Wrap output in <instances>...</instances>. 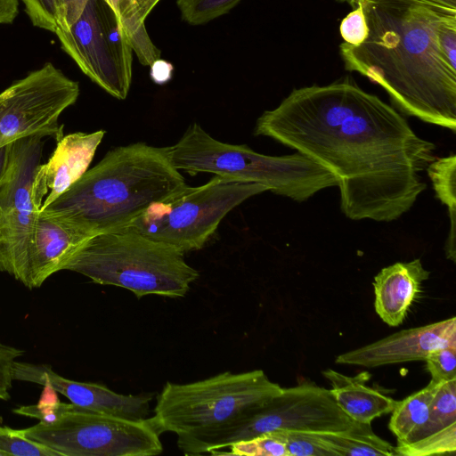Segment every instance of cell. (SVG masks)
Instances as JSON below:
<instances>
[{"mask_svg": "<svg viewBox=\"0 0 456 456\" xmlns=\"http://www.w3.org/2000/svg\"><path fill=\"white\" fill-rule=\"evenodd\" d=\"M356 6L342 20L339 26V32L344 43L354 46L362 44L369 33L362 2H358Z\"/></svg>", "mask_w": 456, "mask_h": 456, "instance_id": "f1b7e54d", "label": "cell"}, {"mask_svg": "<svg viewBox=\"0 0 456 456\" xmlns=\"http://www.w3.org/2000/svg\"><path fill=\"white\" fill-rule=\"evenodd\" d=\"M283 439L288 456H335L316 432L276 429Z\"/></svg>", "mask_w": 456, "mask_h": 456, "instance_id": "484cf974", "label": "cell"}, {"mask_svg": "<svg viewBox=\"0 0 456 456\" xmlns=\"http://www.w3.org/2000/svg\"><path fill=\"white\" fill-rule=\"evenodd\" d=\"M45 137L28 135L12 142L10 167L0 187V272L13 276L39 212L32 198Z\"/></svg>", "mask_w": 456, "mask_h": 456, "instance_id": "7c38bea8", "label": "cell"}, {"mask_svg": "<svg viewBox=\"0 0 456 456\" xmlns=\"http://www.w3.org/2000/svg\"><path fill=\"white\" fill-rule=\"evenodd\" d=\"M114 12L121 19V14L126 8L134 5L133 0H103Z\"/></svg>", "mask_w": 456, "mask_h": 456, "instance_id": "74e56055", "label": "cell"}, {"mask_svg": "<svg viewBox=\"0 0 456 456\" xmlns=\"http://www.w3.org/2000/svg\"><path fill=\"white\" fill-rule=\"evenodd\" d=\"M183 21L206 24L233 9L241 0H175Z\"/></svg>", "mask_w": 456, "mask_h": 456, "instance_id": "d4e9b609", "label": "cell"}, {"mask_svg": "<svg viewBox=\"0 0 456 456\" xmlns=\"http://www.w3.org/2000/svg\"><path fill=\"white\" fill-rule=\"evenodd\" d=\"M96 232L84 223L61 212L39 210L33 232L13 278L28 289H37L63 270L73 254Z\"/></svg>", "mask_w": 456, "mask_h": 456, "instance_id": "4fadbf2b", "label": "cell"}, {"mask_svg": "<svg viewBox=\"0 0 456 456\" xmlns=\"http://www.w3.org/2000/svg\"><path fill=\"white\" fill-rule=\"evenodd\" d=\"M0 456H2V454L0 453Z\"/></svg>", "mask_w": 456, "mask_h": 456, "instance_id": "ab89813d", "label": "cell"}, {"mask_svg": "<svg viewBox=\"0 0 456 456\" xmlns=\"http://www.w3.org/2000/svg\"><path fill=\"white\" fill-rule=\"evenodd\" d=\"M104 134V130L76 132L63 135L57 142L51 158L38 167L33 183L32 198L40 210L87 171Z\"/></svg>", "mask_w": 456, "mask_h": 456, "instance_id": "2e32d148", "label": "cell"}, {"mask_svg": "<svg viewBox=\"0 0 456 456\" xmlns=\"http://www.w3.org/2000/svg\"><path fill=\"white\" fill-rule=\"evenodd\" d=\"M267 191L260 183L215 175L151 204L126 227L183 253L202 248L221 221L248 198Z\"/></svg>", "mask_w": 456, "mask_h": 456, "instance_id": "52a82bcc", "label": "cell"}, {"mask_svg": "<svg viewBox=\"0 0 456 456\" xmlns=\"http://www.w3.org/2000/svg\"><path fill=\"white\" fill-rule=\"evenodd\" d=\"M24 351L0 341V400L10 399V389L12 383V369L16 359L21 356Z\"/></svg>", "mask_w": 456, "mask_h": 456, "instance_id": "1f68e13d", "label": "cell"}, {"mask_svg": "<svg viewBox=\"0 0 456 456\" xmlns=\"http://www.w3.org/2000/svg\"><path fill=\"white\" fill-rule=\"evenodd\" d=\"M405 4L423 6L437 12L456 16V0H399Z\"/></svg>", "mask_w": 456, "mask_h": 456, "instance_id": "836d02e7", "label": "cell"}, {"mask_svg": "<svg viewBox=\"0 0 456 456\" xmlns=\"http://www.w3.org/2000/svg\"><path fill=\"white\" fill-rule=\"evenodd\" d=\"M216 455L288 456L286 444L276 430L229 444Z\"/></svg>", "mask_w": 456, "mask_h": 456, "instance_id": "cb8c5ba5", "label": "cell"}, {"mask_svg": "<svg viewBox=\"0 0 456 456\" xmlns=\"http://www.w3.org/2000/svg\"><path fill=\"white\" fill-rule=\"evenodd\" d=\"M354 423L330 389L304 383L282 388L268 403L252 411L210 454L216 455L232 443L276 429L329 433L345 430Z\"/></svg>", "mask_w": 456, "mask_h": 456, "instance_id": "8fae6325", "label": "cell"}, {"mask_svg": "<svg viewBox=\"0 0 456 456\" xmlns=\"http://www.w3.org/2000/svg\"><path fill=\"white\" fill-rule=\"evenodd\" d=\"M452 429H456V379L439 384L430 404L428 419L410 444Z\"/></svg>", "mask_w": 456, "mask_h": 456, "instance_id": "7402d4cb", "label": "cell"}, {"mask_svg": "<svg viewBox=\"0 0 456 456\" xmlns=\"http://www.w3.org/2000/svg\"><path fill=\"white\" fill-rule=\"evenodd\" d=\"M73 403H40L31 405L20 406L13 410L18 415L34 418L39 422L52 424L58 420L62 415L74 409Z\"/></svg>", "mask_w": 456, "mask_h": 456, "instance_id": "4dcf8cb0", "label": "cell"}, {"mask_svg": "<svg viewBox=\"0 0 456 456\" xmlns=\"http://www.w3.org/2000/svg\"><path fill=\"white\" fill-rule=\"evenodd\" d=\"M440 383L430 380L427 387L397 402L388 423L389 430L397 438V446L412 442L424 427L428 419L432 399Z\"/></svg>", "mask_w": 456, "mask_h": 456, "instance_id": "ffe728a7", "label": "cell"}, {"mask_svg": "<svg viewBox=\"0 0 456 456\" xmlns=\"http://www.w3.org/2000/svg\"><path fill=\"white\" fill-rule=\"evenodd\" d=\"M79 93L78 83L51 62L14 81L0 93V147L33 134L58 142L59 118Z\"/></svg>", "mask_w": 456, "mask_h": 456, "instance_id": "30bf717a", "label": "cell"}, {"mask_svg": "<svg viewBox=\"0 0 456 456\" xmlns=\"http://www.w3.org/2000/svg\"><path fill=\"white\" fill-rule=\"evenodd\" d=\"M24 436L59 456H155L163 452L149 419L131 420L78 406L52 424L38 422Z\"/></svg>", "mask_w": 456, "mask_h": 456, "instance_id": "ba28073f", "label": "cell"}, {"mask_svg": "<svg viewBox=\"0 0 456 456\" xmlns=\"http://www.w3.org/2000/svg\"><path fill=\"white\" fill-rule=\"evenodd\" d=\"M61 49L94 83L125 100L133 75V51L121 19L103 0H88L68 30L56 28Z\"/></svg>", "mask_w": 456, "mask_h": 456, "instance_id": "9c48e42d", "label": "cell"}, {"mask_svg": "<svg viewBox=\"0 0 456 456\" xmlns=\"http://www.w3.org/2000/svg\"><path fill=\"white\" fill-rule=\"evenodd\" d=\"M281 391L262 370L224 371L186 384L167 381L148 419L159 435L175 433L185 455L210 453L252 411Z\"/></svg>", "mask_w": 456, "mask_h": 456, "instance_id": "277c9868", "label": "cell"}, {"mask_svg": "<svg viewBox=\"0 0 456 456\" xmlns=\"http://www.w3.org/2000/svg\"><path fill=\"white\" fill-rule=\"evenodd\" d=\"M150 67V76L154 83L164 85L172 78L174 67L170 62L158 59Z\"/></svg>", "mask_w": 456, "mask_h": 456, "instance_id": "e575fe53", "label": "cell"}, {"mask_svg": "<svg viewBox=\"0 0 456 456\" xmlns=\"http://www.w3.org/2000/svg\"><path fill=\"white\" fill-rule=\"evenodd\" d=\"M428 277L419 258L383 268L373 281L374 307L381 320L393 327L402 324Z\"/></svg>", "mask_w": 456, "mask_h": 456, "instance_id": "e0dca14e", "label": "cell"}, {"mask_svg": "<svg viewBox=\"0 0 456 456\" xmlns=\"http://www.w3.org/2000/svg\"><path fill=\"white\" fill-rule=\"evenodd\" d=\"M425 361L431 381L440 383L456 379V346L434 349L428 354Z\"/></svg>", "mask_w": 456, "mask_h": 456, "instance_id": "83f0119b", "label": "cell"}, {"mask_svg": "<svg viewBox=\"0 0 456 456\" xmlns=\"http://www.w3.org/2000/svg\"><path fill=\"white\" fill-rule=\"evenodd\" d=\"M121 22L132 51L142 65L150 67L156 60L160 59L161 51L151 41L145 21L140 19L135 6L122 12Z\"/></svg>", "mask_w": 456, "mask_h": 456, "instance_id": "603a6c76", "label": "cell"}, {"mask_svg": "<svg viewBox=\"0 0 456 456\" xmlns=\"http://www.w3.org/2000/svg\"><path fill=\"white\" fill-rule=\"evenodd\" d=\"M19 13V0H0V25L12 24Z\"/></svg>", "mask_w": 456, "mask_h": 456, "instance_id": "d590c367", "label": "cell"}, {"mask_svg": "<svg viewBox=\"0 0 456 456\" xmlns=\"http://www.w3.org/2000/svg\"><path fill=\"white\" fill-rule=\"evenodd\" d=\"M186 186L167 147L135 142L108 151L43 210L63 213L98 233L126 227Z\"/></svg>", "mask_w": 456, "mask_h": 456, "instance_id": "3957f363", "label": "cell"}, {"mask_svg": "<svg viewBox=\"0 0 456 456\" xmlns=\"http://www.w3.org/2000/svg\"><path fill=\"white\" fill-rule=\"evenodd\" d=\"M456 346V318L403 330L336 358L338 364L374 368L412 361H425L440 347Z\"/></svg>", "mask_w": 456, "mask_h": 456, "instance_id": "9a60e30c", "label": "cell"}, {"mask_svg": "<svg viewBox=\"0 0 456 456\" xmlns=\"http://www.w3.org/2000/svg\"><path fill=\"white\" fill-rule=\"evenodd\" d=\"M322 373L330 383V393L338 406L354 421L371 423L374 419L391 413L398 402L368 387V372L350 377L328 369Z\"/></svg>", "mask_w": 456, "mask_h": 456, "instance_id": "ac0fdd59", "label": "cell"}, {"mask_svg": "<svg viewBox=\"0 0 456 456\" xmlns=\"http://www.w3.org/2000/svg\"><path fill=\"white\" fill-rule=\"evenodd\" d=\"M12 142L0 147V187L7 175L11 161Z\"/></svg>", "mask_w": 456, "mask_h": 456, "instance_id": "8d00e7d4", "label": "cell"}, {"mask_svg": "<svg viewBox=\"0 0 456 456\" xmlns=\"http://www.w3.org/2000/svg\"><path fill=\"white\" fill-rule=\"evenodd\" d=\"M318 436L335 456H397L395 447L377 436L371 423L354 421L345 430Z\"/></svg>", "mask_w": 456, "mask_h": 456, "instance_id": "d6986e66", "label": "cell"}, {"mask_svg": "<svg viewBox=\"0 0 456 456\" xmlns=\"http://www.w3.org/2000/svg\"><path fill=\"white\" fill-rule=\"evenodd\" d=\"M13 380L48 385L67 397L71 403L97 413L111 415L131 420L149 417L151 394L121 395L104 385L79 382L64 378L47 364L15 362Z\"/></svg>", "mask_w": 456, "mask_h": 456, "instance_id": "5bb4252c", "label": "cell"}, {"mask_svg": "<svg viewBox=\"0 0 456 456\" xmlns=\"http://www.w3.org/2000/svg\"><path fill=\"white\" fill-rule=\"evenodd\" d=\"M347 1H349L353 5H354V4L356 5V4L358 2H363V1H366V0H347Z\"/></svg>", "mask_w": 456, "mask_h": 456, "instance_id": "f35d334b", "label": "cell"}, {"mask_svg": "<svg viewBox=\"0 0 456 456\" xmlns=\"http://www.w3.org/2000/svg\"><path fill=\"white\" fill-rule=\"evenodd\" d=\"M436 196L446 206L450 218V230L445 242V255L456 260V156L452 154L436 158L426 169Z\"/></svg>", "mask_w": 456, "mask_h": 456, "instance_id": "44dd1931", "label": "cell"}, {"mask_svg": "<svg viewBox=\"0 0 456 456\" xmlns=\"http://www.w3.org/2000/svg\"><path fill=\"white\" fill-rule=\"evenodd\" d=\"M369 33L340 45L346 69L379 85L403 114L456 132V67L442 53L438 29L455 16L399 0L362 2Z\"/></svg>", "mask_w": 456, "mask_h": 456, "instance_id": "7a4b0ae2", "label": "cell"}, {"mask_svg": "<svg viewBox=\"0 0 456 456\" xmlns=\"http://www.w3.org/2000/svg\"><path fill=\"white\" fill-rule=\"evenodd\" d=\"M0 453L2 456H59L53 450L27 438L22 429L1 426Z\"/></svg>", "mask_w": 456, "mask_h": 456, "instance_id": "4316f807", "label": "cell"}, {"mask_svg": "<svg viewBox=\"0 0 456 456\" xmlns=\"http://www.w3.org/2000/svg\"><path fill=\"white\" fill-rule=\"evenodd\" d=\"M254 134L311 159L336 178L349 219L392 222L426 190L436 144L377 95L349 79L293 89L257 118Z\"/></svg>", "mask_w": 456, "mask_h": 456, "instance_id": "6da1fadb", "label": "cell"}, {"mask_svg": "<svg viewBox=\"0 0 456 456\" xmlns=\"http://www.w3.org/2000/svg\"><path fill=\"white\" fill-rule=\"evenodd\" d=\"M175 247L133 229L102 232L89 238L63 270L83 274L100 285L147 295L183 297L200 274Z\"/></svg>", "mask_w": 456, "mask_h": 456, "instance_id": "5b68a950", "label": "cell"}, {"mask_svg": "<svg viewBox=\"0 0 456 456\" xmlns=\"http://www.w3.org/2000/svg\"><path fill=\"white\" fill-rule=\"evenodd\" d=\"M31 23L53 33L57 28V0H21Z\"/></svg>", "mask_w": 456, "mask_h": 456, "instance_id": "f546056e", "label": "cell"}, {"mask_svg": "<svg viewBox=\"0 0 456 456\" xmlns=\"http://www.w3.org/2000/svg\"><path fill=\"white\" fill-rule=\"evenodd\" d=\"M88 0H57V28L68 30L79 19Z\"/></svg>", "mask_w": 456, "mask_h": 456, "instance_id": "d6a6232c", "label": "cell"}, {"mask_svg": "<svg viewBox=\"0 0 456 456\" xmlns=\"http://www.w3.org/2000/svg\"><path fill=\"white\" fill-rule=\"evenodd\" d=\"M167 147L169 159L178 170L260 183L267 191L297 202L338 185L330 171L299 152L283 156L262 154L248 145L220 142L198 123L191 124L177 142Z\"/></svg>", "mask_w": 456, "mask_h": 456, "instance_id": "8992f818", "label": "cell"}]
</instances>
